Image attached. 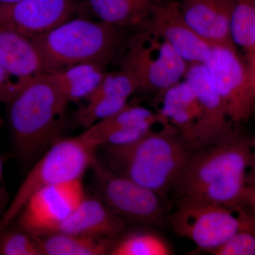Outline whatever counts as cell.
Returning a JSON list of instances; mask_svg holds the SVG:
<instances>
[{
	"instance_id": "29",
	"label": "cell",
	"mask_w": 255,
	"mask_h": 255,
	"mask_svg": "<svg viewBox=\"0 0 255 255\" xmlns=\"http://www.w3.org/2000/svg\"><path fill=\"white\" fill-rule=\"evenodd\" d=\"M26 82L15 80L0 61V102L7 105Z\"/></svg>"
},
{
	"instance_id": "15",
	"label": "cell",
	"mask_w": 255,
	"mask_h": 255,
	"mask_svg": "<svg viewBox=\"0 0 255 255\" xmlns=\"http://www.w3.org/2000/svg\"><path fill=\"white\" fill-rule=\"evenodd\" d=\"M124 231V219L113 212L104 201L85 196L56 232L117 241Z\"/></svg>"
},
{
	"instance_id": "32",
	"label": "cell",
	"mask_w": 255,
	"mask_h": 255,
	"mask_svg": "<svg viewBox=\"0 0 255 255\" xmlns=\"http://www.w3.org/2000/svg\"><path fill=\"white\" fill-rule=\"evenodd\" d=\"M254 119V131L251 136L252 150H253V167L251 176V182L252 184H255V112L253 117Z\"/></svg>"
},
{
	"instance_id": "18",
	"label": "cell",
	"mask_w": 255,
	"mask_h": 255,
	"mask_svg": "<svg viewBox=\"0 0 255 255\" xmlns=\"http://www.w3.org/2000/svg\"><path fill=\"white\" fill-rule=\"evenodd\" d=\"M159 0H85L93 15L103 22L117 27L143 26Z\"/></svg>"
},
{
	"instance_id": "16",
	"label": "cell",
	"mask_w": 255,
	"mask_h": 255,
	"mask_svg": "<svg viewBox=\"0 0 255 255\" xmlns=\"http://www.w3.org/2000/svg\"><path fill=\"white\" fill-rule=\"evenodd\" d=\"M0 61L18 82L44 73L43 62L31 38L0 25Z\"/></svg>"
},
{
	"instance_id": "3",
	"label": "cell",
	"mask_w": 255,
	"mask_h": 255,
	"mask_svg": "<svg viewBox=\"0 0 255 255\" xmlns=\"http://www.w3.org/2000/svg\"><path fill=\"white\" fill-rule=\"evenodd\" d=\"M69 102L45 74L25 82L8 107L15 149L28 161L58 140Z\"/></svg>"
},
{
	"instance_id": "30",
	"label": "cell",
	"mask_w": 255,
	"mask_h": 255,
	"mask_svg": "<svg viewBox=\"0 0 255 255\" xmlns=\"http://www.w3.org/2000/svg\"><path fill=\"white\" fill-rule=\"evenodd\" d=\"M246 64L249 75L250 81L255 95V55L246 58Z\"/></svg>"
},
{
	"instance_id": "25",
	"label": "cell",
	"mask_w": 255,
	"mask_h": 255,
	"mask_svg": "<svg viewBox=\"0 0 255 255\" xmlns=\"http://www.w3.org/2000/svg\"><path fill=\"white\" fill-rule=\"evenodd\" d=\"M0 255H42V253L36 238L17 227H8L0 231Z\"/></svg>"
},
{
	"instance_id": "23",
	"label": "cell",
	"mask_w": 255,
	"mask_h": 255,
	"mask_svg": "<svg viewBox=\"0 0 255 255\" xmlns=\"http://www.w3.org/2000/svg\"><path fill=\"white\" fill-rule=\"evenodd\" d=\"M236 212L241 216V227L223 246L213 252L214 255H255V216L248 208Z\"/></svg>"
},
{
	"instance_id": "20",
	"label": "cell",
	"mask_w": 255,
	"mask_h": 255,
	"mask_svg": "<svg viewBox=\"0 0 255 255\" xmlns=\"http://www.w3.org/2000/svg\"><path fill=\"white\" fill-rule=\"evenodd\" d=\"M157 124H162L158 114L154 113L145 107L127 104L117 113L86 128L80 135L97 149L99 139L107 132L139 126L153 127Z\"/></svg>"
},
{
	"instance_id": "34",
	"label": "cell",
	"mask_w": 255,
	"mask_h": 255,
	"mask_svg": "<svg viewBox=\"0 0 255 255\" xmlns=\"http://www.w3.org/2000/svg\"><path fill=\"white\" fill-rule=\"evenodd\" d=\"M3 182V161L0 157V184ZM1 198V197H0Z\"/></svg>"
},
{
	"instance_id": "27",
	"label": "cell",
	"mask_w": 255,
	"mask_h": 255,
	"mask_svg": "<svg viewBox=\"0 0 255 255\" xmlns=\"http://www.w3.org/2000/svg\"><path fill=\"white\" fill-rule=\"evenodd\" d=\"M107 73L105 68L101 69L73 82L71 85L59 89L60 91L69 102L87 100L100 86Z\"/></svg>"
},
{
	"instance_id": "10",
	"label": "cell",
	"mask_w": 255,
	"mask_h": 255,
	"mask_svg": "<svg viewBox=\"0 0 255 255\" xmlns=\"http://www.w3.org/2000/svg\"><path fill=\"white\" fill-rule=\"evenodd\" d=\"M85 198L82 178L43 188L28 199L14 222L33 237L56 232Z\"/></svg>"
},
{
	"instance_id": "6",
	"label": "cell",
	"mask_w": 255,
	"mask_h": 255,
	"mask_svg": "<svg viewBox=\"0 0 255 255\" xmlns=\"http://www.w3.org/2000/svg\"><path fill=\"white\" fill-rule=\"evenodd\" d=\"M128 41L122 68L132 74L140 91L159 96L184 80L189 65L163 37L144 24Z\"/></svg>"
},
{
	"instance_id": "37",
	"label": "cell",
	"mask_w": 255,
	"mask_h": 255,
	"mask_svg": "<svg viewBox=\"0 0 255 255\" xmlns=\"http://www.w3.org/2000/svg\"><path fill=\"white\" fill-rule=\"evenodd\" d=\"M0 203H1V198H0Z\"/></svg>"
},
{
	"instance_id": "4",
	"label": "cell",
	"mask_w": 255,
	"mask_h": 255,
	"mask_svg": "<svg viewBox=\"0 0 255 255\" xmlns=\"http://www.w3.org/2000/svg\"><path fill=\"white\" fill-rule=\"evenodd\" d=\"M96 150L80 135L53 142L21 183L0 219V231L12 224L26 201L36 191L82 178L97 161Z\"/></svg>"
},
{
	"instance_id": "19",
	"label": "cell",
	"mask_w": 255,
	"mask_h": 255,
	"mask_svg": "<svg viewBox=\"0 0 255 255\" xmlns=\"http://www.w3.org/2000/svg\"><path fill=\"white\" fill-rule=\"evenodd\" d=\"M34 238L39 245L42 255H110L116 241L60 232Z\"/></svg>"
},
{
	"instance_id": "2",
	"label": "cell",
	"mask_w": 255,
	"mask_h": 255,
	"mask_svg": "<svg viewBox=\"0 0 255 255\" xmlns=\"http://www.w3.org/2000/svg\"><path fill=\"white\" fill-rule=\"evenodd\" d=\"M124 30L103 21L70 18L31 38L41 55L43 74H51L78 64L108 65L125 53L128 40Z\"/></svg>"
},
{
	"instance_id": "36",
	"label": "cell",
	"mask_w": 255,
	"mask_h": 255,
	"mask_svg": "<svg viewBox=\"0 0 255 255\" xmlns=\"http://www.w3.org/2000/svg\"><path fill=\"white\" fill-rule=\"evenodd\" d=\"M253 6H254L255 10V0H253Z\"/></svg>"
},
{
	"instance_id": "33",
	"label": "cell",
	"mask_w": 255,
	"mask_h": 255,
	"mask_svg": "<svg viewBox=\"0 0 255 255\" xmlns=\"http://www.w3.org/2000/svg\"><path fill=\"white\" fill-rule=\"evenodd\" d=\"M19 1H21V0H0V5L14 4V3Z\"/></svg>"
},
{
	"instance_id": "13",
	"label": "cell",
	"mask_w": 255,
	"mask_h": 255,
	"mask_svg": "<svg viewBox=\"0 0 255 255\" xmlns=\"http://www.w3.org/2000/svg\"><path fill=\"white\" fill-rule=\"evenodd\" d=\"M145 24L163 37L188 65L204 64L211 55L213 46L188 24L176 0H159Z\"/></svg>"
},
{
	"instance_id": "7",
	"label": "cell",
	"mask_w": 255,
	"mask_h": 255,
	"mask_svg": "<svg viewBox=\"0 0 255 255\" xmlns=\"http://www.w3.org/2000/svg\"><path fill=\"white\" fill-rule=\"evenodd\" d=\"M169 221L178 236L211 254L232 237L241 225L238 212L191 198L179 199Z\"/></svg>"
},
{
	"instance_id": "21",
	"label": "cell",
	"mask_w": 255,
	"mask_h": 255,
	"mask_svg": "<svg viewBox=\"0 0 255 255\" xmlns=\"http://www.w3.org/2000/svg\"><path fill=\"white\" fill-rule=\"evenodd\" d=\"M168 242L157 233L133 231L124 234L114 243L111 255H172Z\"/></svg>"
},
{
	"instance_id": "1",
	"label": "cell",
	"mask_w": 255,
	"mask_h": 255,
	"mask_svg": "<svg viewBox=\"0 0 255 255\" xmlns=\"http://www.w3.org/2000/svg\"><path fill=\"white\" fill-rule=\"evenodd\" d=\"M105 147L109 169L162 197L175 189L196 151L170 124L129 145Z\"/></svg>"
},
{
	"instance_id": "26",
	"label": "cell",
	"mask_w": 255,
	"mask_h": 255,
	"mask_svg": "<svg viewBox=\"0 0 255 255\" xmlns=\"http://www.w3.org/2000/svg\"><path fill=\"white\" fill-rule=\"evenodd\" d=\"M128 104L124 99L102 98L88 101L77 112V119L82 127L88 128L92 125L113 115Z\"/></svg>"
},
{
	"instance_id": "31",
	"label": "cell",
	"mask_w": 255,
	"mask_h": 255,
	"mask_svg": "<svg viewBox=\"0 0 255 255\" xmlns=\"http://www.w3.org/2000/svg\"><path fill=\"white\" fill-rule=\"evenodd\" d=\"M244 207L248 208L255 216V184H251L248 188Z\"/></svg>"
},
{
	"instance_id": "17",
	"label": "cell",
	"mask_w": 255,
	"mask_h": 255,
	"mask_svg": "<svg viewBox=\"0 0 255 255\" xmlns=\"http://www.w3.org/2000/svg\"><path fill=\"white\" fill-rule=\"evenodd\" d=\"M160 96L161 108L157 114L162 126L170 124L193 147V135L201 119V110L190 85L183 80Z\"/></svg>"
},
{
	"instance_id": "14",
	"label": "cell",
	"mask_w": 255,
	"mask_h": 255,
	"mask_svg": "<svg viewBox=\"0 0 255 255\" xmlns=\"http://www.w3.org/2000/svg\"><path fill=\"white\" fill-rule=\"evenodd\" d=\"M236 1L179 0L178 1L184 20L210 45L236 47L230 34V22Z\"/></svg>"
},
{
	"instance_id": "8",
	"label": "cell",
	"mask_w": 255,
	"mask_h": 255,
	"mask_svg": "<svg viewBox=\"0 0 255 255\" xmlns=\"http://www.w3.org/2000/svg\"><path fill=\"white\" fill-rule=\"evenodd\" d=\"M92 167L102 200L122 219L147 226H161L167 208L162 196L96 161Z\"/></svg>"
},
{
	"instance_id": "24",
	"label": "cell",
	"mask_w": 255,
	"mask_h": 255,
	"mask_svg": "<svg viewBox=\"0 0 255 255\" xmlns=\"http://www.w3.org/2000/svg\"><path fill=\"white\" fill-rule=\"evenodd\" d=\"M137 91H140V86L136 79L127 69L122 68L119 71L107 73L100 86L86 100L102 97L128 100Z\"/></svg>"
},
{
	"instance_id": "5",
	"label": "cell",
	"mask_w": 255,
	"mask_h": 255,
	"mask_svg": "<svg viewBox=\"0 0 255 255\" xmlns=\"http://www.w3.org/2000/svg\"><path fill=\"white\" fill-rule=\"evenodd\" d=\"M252 167L251 137L234 127L221 140L194 152L175 190L179 198L190 197L214 182L251 179Z\"/></svg>"
},
{
	"instance_id": "22",
	"label": "cell",
	"mask_w": 255,
	"mask_h": 255,
	"mask_svg": "<svg viewBox=\"0 0 255 255\" xmlns=\"http://www.w3.org/2000/svg\"><path fill=\"white\" fill-rule=\"evenodd\" d=\"M230 34L245 58L255 55V10L253 0H236L231 14Z\"/></svg>"
},
{
	"instance_id": "9",
	"label": "cell",
	"mask_w": 255,
	"mask_h": 255,
	"mask_svg": "<svg viewBox=\"0 0 255 255\" xmlns=\"http://www.w3.org/2000/svg\"><path fill=\"white\" fill-rule=\"evenodd\" d=\"M216 90L222 99L228 120L246 123L255 112V95L246 64L234 46H213L204 63Z\"/></svg>"
},
{
	"instance_id": "28",
	"label": "cell",
	"mask_w": 255,
	"mask_h": 255,
	"mask_svg": "<svg viewBox=\"0 0 255 255\" xmlns=\"http://www.w3.org/2000/svg\"><path fill=\"white\" fill-rule=\"evenodd\" d=\"M105 68V66L98 63H82L73 65L56 73L45 75L58 89H62L90 74Z\"/></svg>"
},
{
	"instance_id": "35",
	"label": "cell",
	"mask_w": 255,
	"mask_h": 255,
	"mask_svg": "<svg viewBox=\"0 0 255 255\" xmlns=\"http://www.w3.org/2000/svg\"><path fill=\"white\" fill-rule=\"evenodd\" d=\"M3 125V120L1 118H0V128L2 127Z\"/></svg>"
},
{
	"instance_id": "12",
	"label": "cell",
	"mask_w": 255,
	"mask_h": 255,
	"mask_svg": "<svg viewBox=\"0 0 255 255\" xmlns=\"http://www.w3.org/2000/svg\"><path fill=\"white\" fill-rule=\"evenodd\" d=\"M76 9L75 0H21L0 5V25L32 38L68 21Z\"/></svg>"
},
{
	"instance_id": "11",
	"label": "cell",
	"mask_w": 255,
	"mask_h": 255,
	"mask_svg": "<svg viewBox=\"0 0 255 255\" xmlns=\"http://www.w3.org/2000/svg\"><path fill=\"white\" fill-rule=\"evenodd\" d=\"M184 80L195 93L201 110L193 135V147L197 150L226 137L235 124L228 120L222 99L204 64L189 65Z\"/></svg>"
}]
</instances>
